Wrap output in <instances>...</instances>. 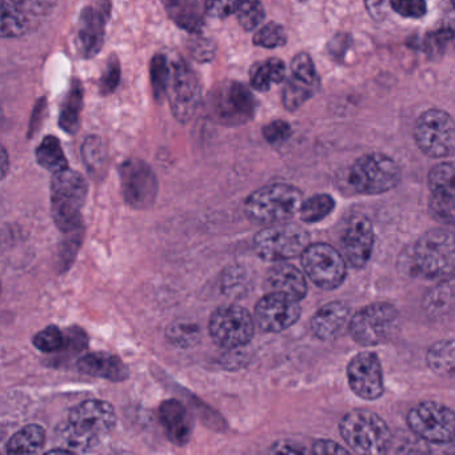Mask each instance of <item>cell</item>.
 <instances>
[{"mask_svg": "<svg viewBox=\"0 0 455 455\" xmlns=\"http://www.w3.org/2000/svg\"><path fill=\"white\" fill-rule=\"evenodd\" d=\"M282 103L289 111L298 110L315 95L319 76L308 54H298L291 62V74L284 79Z\"/></svg>", "mask_w": 455, "mask_h": 455, "instance_id": "cell-17", "label": "cell"}, {"mask_svg": "<svg viewBox=\"0 0 455 455\" xmlns=\"http://www.w3.org/2000/svg\"><path fill=\"white\" fill-rule=\"evenodd\" d=\"M10 169V158L7 154L6 148L0 145V180H4L6 178L7 172Z\"/></svg>", "mask_w": 455, "mask_h": 455, "instance_id": "cell-51", "label": "cell"}, {"mask_svg": "<svg viewBox=\"0 0 455 455\" xmlns=\"http://www.w3.org/2000/svg\"><path fill=\"white\" fill-rule=\"evenodd\" d=\"M401 177V169L393 158L371 153L356 159L348 170L347 182L356 194L379 196L396 188Z\"/></svg>", "mask_w": 455, "mask_h": 455, "instance_id": "cell-6", "label": "cell"}, {"mask_svg": "<svg viewBox=\"0 0 455 455\" xmlns=\"http://www.w3.org/2000/svg\"><path fill=\"white\" fill-rule=\"evenodd\" d=\"M306 275L322 290H335L347 276V262L335 247L327 243H308L300 252Z\"/></svg>", "mask_w": 455, "mask_h": 455, "instance_id": "cell-10", "label": "cell"}, {"mask_svg": "<svg viewBox=\"0 0 455 455\" xmlns=\"http://www.w3.org/2000/svg\"><path fill=\"white\" fill-rule=\"evenodd\" d=\"M339 431L348 449L358 454H383L391 444V430L387 423L370 410L347 412L340 420Z\"/></svg>", "mask_w": 455, "mask_h": 455, "instance_id": "cell-5", "label": "cell"}, {"mask_svg": "<svg viewBox=\"0 0 455 455\" xmlns=\"http://www.w3.org/2000/svg\"><path fill=\"white\" fill-rule=\"evenodd\" d=\"M423 308L433 318L449 315L454 308V279L451 276L439 279L438 284L430 289L423 298Z\"/></svg>", "mask_w": 455, "mask_h": 455, "instance_id": "cell-26", "label": "cell"}, {"mask_svg": "<svg viewBox=\"0 0 455 455\" xmlns=\"http://www.w3.org/2000/svg\"><path fill=\"white\" fill-rule=\"evenodd\" d=\"M414 140L419 150L430 158L452 156L455 148L454 119L435 108L426 111L415 124Z\"/></svg>", "mask_w": 455, "mask_h": 455, "instance_id": "cell-11", "label": "cell"}, {"mask_svg": "<svg viewBox=\"0 0 455 455\" xmlns=\"http://www.w3.org/2000/svg\"><path fill=\"white\" fill-rule=\"evenodd\" d=\"M116 425L113 404L100 399L82 402L71 409L68 422L58 430L60 442L73 452L97 449Z\"/></svg>", "mask_w": 455, "mask_h": 455, "instance_id": "cell-1", "label": "cell"}, {"mask_svg": "<svg viewBox=\"0 0 455 455\" xmlns=\"http://www.w3.org/2000/svg\"><path fill=\"white\" fill-rule=\"evenodd\" d=\"M0 292H2V283H0Z\"/></svg>", "mask_w": 455, "mask_h": 455, "instance_id": "cell-54", "label": "cell"}, {"mask_svg": "<svg viewBox=\"0 0 455 455\" xmlns=\"http://www.w3.org/2000/svg\"><path fill=\"white\" fill-rule=\"evenodd\" d=\"M52 175V215L55 226L65 234L84 228L82 210L89 194L86 180L71 169Z\"/></svg>", "mask_w": 455, "mask_h": 455, "instance_id": "cell-4", "label": "cell"}, {"mask_svg": "<svg viewBox=\"0 0 455 455\" xmlns=\"http://www.w3.org/2000/svg\"><path fill=\"white\" fill-rule=\"evenodd\" d=\"M343 257L354 268H362L369 263L374 249V228L371 220L362 214L348 220L342 235Z\"/></svg>", "mask_w": 455, "mask_h": 455, "instance_id": "cell-19", "label": "cell"}, {"mask_svg": "<svg viewBox=\"0 0 455 455\" xmlns=\"http://www.w3.org/2000/svg\"><path fill=\"white\" fill-rule=\"evenodd\" d=\"M166 97L178 121L188 122L196 116L201 103V86L198 76L183 60L170 62Z\"/></svg>", "mask_w": 455, "mask_h": 455, "instance_id": "cell-14", "label": "cell"}, {"mask_svg": "<svg viewBox=\"0 0 455 455\" xmlns=\"http://www.w3.org/2000/svg\"><path fill=\"white\" fill-rule=\"evenodd\" d=\"M262 135L271 145H278L286 142L291 137L292 129L287 122L274 121L263 127Z\"/></svg>", "mask_w": 455, "mask_h": 455, "instance_id": "cell-43", "label": "cell"}, {"mask_svg": "<svg viewBox=\"0 0 455 455\" xmlns=\"http://www.w3.org/2000/svg\"><path fill=\"white\" fill-rule=\"evenodd\" d=\"M82 156H84V164L92 174H100L105 169L108 151H106L105 143L100 138H87L84 140V148H82Z\"/></svg>", "mask_w": 455, "mask_h": 455, "instance_id": "cell-35", "label": "cell"}, {"mask_svg": "<svg viewBox=\"0 0 455 455\" xmlns=\"http://www.w3.org/2000/svg\"><path fill=\"white\" fill-rule=\"evenodd\" d=\"M271 452H276V454H305L307 450L300 444L294 443V442H278L271 447Z\"/></svg>", "mask_w": 455, "mask_h": 455, "instance_id": "cell-49", "label": "cell"}, {"mask_svg": "<svg viewBox=\"0 0 455 455\" xmlns=\"http://www.w3.org/2000/svg\"><path fill=\"white\" fill-rule=\"evenodd\" d=\"M310 243V234L295 223L266 226L254 236L255 252L267 262H284L300 255Z\"/></svg>", "mask_w": 455, "mask_h": 455, "instance_id": "cell-8", "label": "cell"}, {"mask_svg": "<svg viewBox=\"0 0 455 455\" xmlns=\"http://www.w3.org/2000/svg\"><path fill=\"white\" fill-rule=\"evenodd\" d=\"M34 346L42 353L52 354L66 347V335L58 326H49L33 338Z\"/></svg>", "mask_w": 455, "mask_h": 455, "instance_id": "cell-39", "label": "cell"}, {"mask_svg": "<svg viewBox=\"0 0 455 455\" xmlns=\"http://www.w3.org/2000/svg\"><path fill=\"white\" fill-rule=\"evenodd\" d=\"M284 79H286V66L276 58L255 63L250 70V84L257 92H268L273 84H282Z\"/></svg>", "mask_w": 455, "mask_h": 455, "instance_id": "cell-28", "label": "cell"}, {"mask_svg": "<svg viewBox=\"0 0 455 455\" xmlns=\"http://www.w3.org/2000/svg\"><path fill=\"white\" fill-rule=\"evenodd\" d=\"M12 2L25 15L50 14L57 4V0H12Z\"/></svg>", "mask_w": 455, "mask_h": 455, "instance_id": "cell-45", "label": "cell"}, {"mask_svg": "<svg viewBox=\"0 0 455 455\" xmlns=\"http://www.w3.org/2000/svg\"><path fill=\"white\" fill-rule=\"evenodd\" d=\"M452 38V31L451 30H441L436 31V33L431 34L427 38V49L428 54H441L443 52V50H446L447 44H450Z\"/></svg>", "mask_w": 455, "mask_h": 455, "instance_id": "cell-46", "label": "cell"}, {"mask_svg": "<svg viewBox=\"0 0 455 455\" xmlns=\"http://www.w3.org/2000/svg\"><path fill=\"white\" fill-rule=\"evenodd\" d=\"M119 81H121V66H119V60L113 57L108 60L105 73L100 79V92L103 95H108L116 92Z\"/></svg>", "mask_w": 455, "mask_h": 455, "instance_id": "cell-44", "label": "cell"}, {"mask_svg": "<svg viewBox=\"0 0 455 455\" xmlns=\"http://www.w3.org/2000/svg\"><path fill=\"white\" fill-rule=\"evenodd\" d=\"M255 100L251 92L239 82L218 84L209 100L210 116L228 127L242 126L255 114Z\"/></svg>", "mask_w": 455, "mask_h": 455, "instance_id": "cell-9", "label": "cell"}, {"mask_svg": "<svg viewBox=\"0 0 455 455\" xmlns=\"http://www.w3.org/2000/svg\"><path fill=\"white\" fill-rule=\"evenodd\" d=\"M454 339H443L434 343L427 351V364L434 372L442 377L454 374Z\"/></svg>", "mask_w": 455, "mask_h": 455, "instance_id": "cell-30", "label": "cell"}, {"mask_svg": "<svg viewBox=\"0 0 455 455\" xmlns=\"http://www.w3.org/2000/svg\"><path fill=\"white\" fill-rule=\"evenodd\" d=\"M252 42L255 46L263 47V49H278L286 44V31L276 23H267L257 31Z\"/></svg>", "mask_w": 455, "mask_h": 455, "instance_id": "cell-40", "label": "cell"}, {"mask_svg": "<svg viewBox=\"0 0 455 455\" xmlns=\"http://www.w3.org/2000/svg\"><path fill=\"white\" fill-rule=\"evenodd\" d=\"M166 338L175 347H196L201 342V327L194 322L177 321L167 327Z\"/></svg>", "mask_w": 455, "mask_h": 455, "instance_id": "cell-34", "label": "cell"}, {"mask_svg": "<svg viewBox=\"0 0 455 455\" xmlns=\"http://www.w3.org/2000/svg\"><path fill=\"white\" fill-rule=\"evenodd\" d=\"M350 314V306L342 300L326 303L311 318V332L321 340L335 339L347 326Z\"/></svg>", "mask_w": 455, "mask_h": 455, "instance_id": "cell-21", "label": "cell"}, {"mask_svg": "<svg viewBox=\"0 0 455 455\" xmlns=\"http://www.w3.org/2000/svg\"><path fill=\"white\" fill-rule=\"evenodd\" d=\"M172 22L191 34L199 33L204 23V0H162Z\"/></svg>", "mask_w": 455, "mask_h": 455, "instance_id": "cell-25", "label": "cell"}, {"mask_svg": "<svg viewBox=\"0 0 455 455\" xmlns=\"http://www.w3.org/2000/svg\"><path fill=\"white\" fill-rule=\"evenodd\" d=\"M302 191L286 183H271L250 194L244 202V214L257 225L286 223L299 212Z\"/></svg>", "mask_w": 455, "mask_h": 455, "instance_id": "cell-3", "label": "cell"}, {"mask_svg": "<svg viewBox=\"0 0 455 455\" xmlns=\"http://www.w3.org/2000/svg\"><path fill=\"white\" fill-rule=\"evenodd\" d=\"M454 235L443 228L423 234L407 254L403 267L417 278L439 281L452 275L454 271Z\"/></svg>", "mask_w": 455, "mask_h": 455, "instance_id": "cell-2", "label": "cell"}, {"mask_svg": "<svg viewBox=\"0 0 455 455\" xmlns=\"http://www.w3.org/2000/svg\"><path fill=\"white\" fill-rule=\"evenodd\" d=\"M367 7L371 14H379L383 12V0H367Z\"/></svg>", "mask_w": 455, "mask_h": 455, "instance_id": "cell-52", "label": "cell"}, {"mask_svg": "<svg viewBox=\"0 0 455 455\" xmlns=\"http://www.w3.org/2000/svg\"><path fill=\"white\" fill-rule=\"evenodd\" d=\"M151 84L154 97L162 100L166 97L167 84L170 78V60L164 54L156 55L151 62Z\"/></svg>", "mask_w": 455, "mask_h": 455, "instance_id": "cell-38", "label": "cell"}, {"mask_svg": "<svg viewBox=\"0 0 455 455\" xmlns=\"http://www.w3.org/2000/svg\"><path fill=\"white\" fill-rule=\"evenodd\" d=\"M26 30V15L12 0H0V38H20Z\"/></svg>", "mask_w": 455, "mask_h": 455, "instance_id": "cell-29", "label": "cell"}, {"mask_svg": "<svg viewBox=\"0 0 455 455\" xmlns=\"http://www.w3.org/2000/svg\"><path fill=\"white\" fill-rule=\"evenodd\" d=\"M124 202L135 210H148L156 204L159 185L156 172L140 159H129L119 170Z\"/></svg>", "mask_w": 455, "mask_h": 455, "instance_id": "cell-15", "label": "cell"}, {"mask_svg": "<svg viewBox=\"0 0 455 455\" xmlns=\"http://www.w3.org/2000/svg\"><path fill=\"white\" fill-rule=\"evenodd\" d=\"M347 380L353 393L366 401L380 398L385 391L383 370L377 354L362 351L347 364Z\"/></svg>", "mask_w": 455, "mask_h": 455, "instance_id": "cell-16", "label": "cell"}, {"mask_svg": "<svg viewBox=\"0 0 455 455\" xmlns=\"http://www.w3.org/2000/svg\"><path fill=\"white\" fill-rule=\"evenodd\" d=\"M78 370L82 374L102 378L111 382H124L130 375L124 362L118 355L106 351H97L82 356L78 361Z\"/></svg>", "mask_w": 455, "mask_h": 455, "instance_id": "cell-22", "label": "cell"}, {"mask_svg": "<svg viewBox=\"0 0 455 455\" xmlns=\"http://www.w3.org/2000/svg\"><path fill=\"white\" fill-rule=\"evenodd\" d=\"M7 434H9V430H7L6 426L0 423V452H2V446H6Z\"/></svg>", "mask_w": 455, "mask_h": 455, "instance_id": "cell-53", "label": "cell"}, {"mask_svg": "<svg viewBox=\"0 0 455 455\" xmlns=\"http://www.w3.org/2000/svg\"><path fill=\"white\" fill-rule=\"evenodd\" d=\"M335 209V201L329 194H316L302 202L299 209L300 220L306 223L322 222Z\"/></svg>", "mask_w": 455, "mask_h": 455, "instance_id": "cell-33", "label": "cell"}, {"mask_svg": "<svg viewBox=\"0 0 455 455\" xmlns=\"http://www.w3.org/2000/svg\"><path fill=\"white\" fill-rule=\"evenodd\" d=\"M347 324L351 338L358 345L371 347L388 342L398 332L401 318L395 306L375 302L361 308Z\"/></svg>", "mask_w": 455, "mask_h": 455, "instance_id": "cell-7", "label": "cell"}, {"mask_svg": "<svg viewBox=\"0 0 455 455\" xmlns=\"http://www.w3.org/2000/svg\"><path fill=\"white\" fill-rule=\"evenodd\" d=\"M36 156L38 164L52 174L68 169V158L63 153L60 140L55 137L44 138L36 148Z\"/></svg>", "mask_w": 455, "mask_h": 455, "instance_id": "cell-31", "label": "cell"}, {"mask_svg": "<svg viewBox=\"0 0 455 455\" xmlns=\"http://www.w3.org/2000/svg\"><path fill=\"white\" fill-rule=\"evenodd\" d=\"M390 6L396 14L409 20H419L426 15V0H390Z\"/></svg>", "mask_w": 455, "mask_h": 455, "instance_id": "cell-41", "label": "cell"}, {"mask_svg": "<svg viewBox=\"0 0 455 455\" xmlns=\"http://www.w3.org/2000/svg\"><path fill=\"white\" fill-rule=\"evenodd\" d=\"M241 0H206L204 10L207 14L215 20H225L235 14Z\"/></svg>", "mask_w": 455, "mask_h": 455, "instance_id": "cell-42", "label": "cell"}, {"mask_svg": "<svg viewBox=\"0 0 455 455\" xmlns=\"http://www.w3.org/2000/svg\"><path fill=\"white\" fill-rule=\"evenodd\" d=\"M427 182L430 193L442 191L454 194V164L444 162L434 166L428 174Z\"/></svg>", "mask_w": 455, "mask_h": 455, "instance_id": "cell-37", "label": "cell"}, {"mask_svg": "<svg viewBox=\"0 0 455 455\" xmlns=\"http://www.w3.org/2000/svg\"><path fill=\"white\" fill-rule=\"evenodd\" d=\"M350 41L351 38L347 34H338L329 44L330 54L339 60L340 58L345 57V52H347L348 46H350Z\"/></svg>", "mask_w": 455, "mask_h": 455, "instance_id": "cell-48", "label": "cell"}, {"mask_svg": "<svg viewBox=\"0 0 455 455\" xmlns=\"http://www.w3.org/2000/svg\"><path fill=\"white\" fill-rule=\"evenodd\" d=\"M159 419L164 434L175 446H185L193 435V418L182 402L167 399L159 407Z\"/></svg>", "mask_w": 455, "mask_h": 455, "instance_id": "cell-20", "label": "cell"}, {"mask_svg": "<svg viewBox=\"0 0 455 455\" xmlns=\"http://www.w3.org/2000/svg\"><path fill=\"white\" fill-rule=\"evenodd\" d=\"M82 103H84V92H82L81 84L76 81L66 97L62 110H60V126L70 134L78 129Z\"/></svg>", "mask_w": 455, "mask_h": 455, "instance_id": "cell-32", "label": "cell"}, {"mask_svg": "<svg viewBox=\"0 0 455 455\" xmlns=\"http://www.w3.org/2000/svg\"><path fill=\"white\" fill-rule=\"evenodd\" d=\"M302 308L298 300L279 292H271L255 306L254 318L262 331L282 332L297 323Z\"/></svg>", "mask_w": 455, "mask_h": 455, "instance_id": "cell-18", "label": "cell"}, {"mask_svg": "<svg viewBox=\"0 0 455 455\" xmlns=\"http://www.w3.org/2000/svg\"><path fill=\"white\" fill-rule=\"evenodd\" d=\"M311 452L314 454H347L350 450L347 447L340 446L337 442L330 441V439H318L314 442Z\"/></svg>", "mask_w": 455, "mask_h": 455, "instance_id": "cell-47", "label": "cell"}, {"mask_svg": "<svg viewBox=\"0 0 455 455\" xmlns=\"http://www.w3.org/2000/svg\"><path fill=\"white\" fill-rule=\"evenodd\" d=\"M193 54L194 58L202 60V62L212 60V46H210V42L204 41V39L196 41L193 46Z\"/></svg>", "mask_w": 455, "mask_h": 455, "instance_id": "cell-50", "label": "cell"}, {"mask_svg": "<svg viewBox=\"0 0 455 455\" xmlns=\"http://www.w3.org/2000/svg\"><path fill=\"white\" fill-rule=\"evenodd\" d=\"M267 283L271 291L286 295L298 302L305 299L307 295L308 287L305 274L290 263L276 262V265L268 270Z\"/></svg>", "mask_w": 455, "mask_h": 455, "instance_id": "cell-24", "label": "cell"}, {"mask_svg": "<svg viewBox=\"0 0 455 455\" xmlns=\"http://www.w3.org/2000/svg\"><path fill=\"white\" fill-rule=\"evenodd\" d=\"M46 443V430L39 425H28L6 442L7 454H36Z\"/></svg>", "mask_w": 455, "mask_h": 455, "instance_id": "cell-27", "label": "cell"}, {"mask_svg": "<svg viewBox=\"0 0 455 455\" xmlns=\"http://www.w3.org/2000/svg\"><path fill=\"white\" fill-rule=\"evenodd\" d=\"M410 430L428 443L452 444L455 418L450 407L438 402H420L407 414Z\"/></svg>", "mask_w": 455, "mask_h": 455, "instance_id": "cell-12", "label": "cell"}, {"mask_svg": "<svg viewBox=\"0 0 455 455\" xmlns=\"http://www.w3.org/2000/svg\"><path fill=\"white\" fill-rule=\"evenodd\" d=\"M209 332L220 347L241 348L254 337V319L242 306H220L210 316Z\"/></svg>", "mask_w": 455, "mask_h": 455, "instance_id": "cell-13", "label": "cell"}, {"mask_svg": "<svg viewBox=\"0 0 455 455\" xmlns=\"http://www.w3.org/2000/svg\"><path fill=\"white\" fill-rule=\"evenodd\" d=\"M235 15L244 30L252 31L265 20V9L260 0H241Z\"/></svg>", "mask_w": 455, "mask_h": 455, "instance_id": "cell-36", "label": "cell"}, {"mask_svg": "<svg viewBox=\"0 0 455 455\" xmlns=\"http://www.w3.org/2000/svg\"><path fill=\"white\" fill-rule=\"evenodd\" d=\"M105 41V18L102 12L87 7L79 17L76 42L84 58H92L102 50Z\"/></svg>", "mask_w": 455, "mask_h": 455, "instance_id": "cell-23", "label": "cell"}]
</instances>
